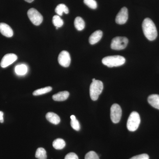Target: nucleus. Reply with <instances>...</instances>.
<instances>
[{"instance_id":"obj_28","label":"nucleus","mask_w":159,"mask_h":159,"mask_svg":"<svg viewBox=\"0 0 159 159\" xmlns=\"http://www.w3.org/2000/svg\"><path fill=\"white\" fill-rule=\"evenodd\" d=\"M3 115L4 113L2 111H0V122L3 123L4 122V119H3Z\"/></svg>"},{"instance_id":"obj_11","label":"nucleus","mask_w":159,"mask_h":159,"mask_svg":"<svg viewBox=\"0 0 159 159\" xmlns=\"http://www.w3.org/2000/svg\"><path fill=\"white\" fill-rule=\"evenodd\" d=\"M0 32L6 37H11L13 35V30L11 27L4 23H0Z\"/></svg>"},{"instance_id":"obj_17","label":"nucleus","mask_w":159,"mask_h":159,"mask_svg":"<svg viewBox=\"0 0 159 159\" xmlns=\"http://www.w3.org/2000/svg\"><path fill=\"white\" fill-rule=\"evenodd\" d=\"M74 26L78 31H82L85 27V22L82 18L77 17L74 20Z\"/></svg>"},{"instance_id":"obj_27","label":"nucleus","mask_w":159,"mask_h":159,"mask_svg":"<svg viewBox=\"0 0 159 159\" xmlns=\"http://www.w3.org/2000/svg\"><path fill=\"white\" fill-rule=\"evenodd\" d=\"M65 159H79L77 155L74 152H70L66 156Z\"/></svg>"},{"instance_id":"obj_9","label":"nucleus","mask_w":159,"mask_h":159,"mask_svg":"<svg viewBox=\"0 0 159 159\" xmlns=\"http://www.w3.org/2000/svg\"><path fill=\"white\" fill-rule=\"evenodd\" d=\"M17 59V55L14 54H6L3 57L1 61V66L2 68H6L12 64Z\"/></svg>"},{"instance_id":"obj_8","label":"nucleus","mask_w":159,"mask_h":159,"mask_svg":"<svg viewBox=\"0 0 159 159\" xmlns=\"http://www.w3.org/2000/svg\"><path fill=\"white\" fill-rule=\"evenodd\" d=\"M58 61L59 64L64 67H68L71 63L70 55L68 52L63 51H61L58 57Z\"/></svg>"},{"instance_id":"obj_5","label":"nucleus","mask_w":159,"mask_h":159,"mask_svg":"<svg viewBox=\"0 0 159 159\" xmlns=\"http://www.w3.org/2000/svg\"><path fill=\"white\" fill-rule=\"evenodd\" d=\"M128 43V39L125 37H116L112 40L111 48L115 50L125 49Z\"/></svg>"},{"instance_id":"obj_25","label":"nucleus","mask_w":159,"mask_h":159,"mask_svg":"<svg viewBox=\"0 0 159 159\" xmlns=\"http://www.w3.org/2000/svg\"><path fill=\"white\" fill-rule=\"evenodd\" d=\"M70 124L72 128L75 130L79 131L80 129V126L79 122L77 119H75L71 120Z\"/></svg>"},{"instance_id":"obj_1","label":"nucleus","mask_w":159,"mask_h":159,"mask_svg":"<svg viewBox=\"0 0 159 159\" xmlns=\"http://www.w3.org/2000/svg\"><path fill=\"white\" fill-rule=\"evenodd\" d=\"M142 29L144 35L147 39L153 41L157 36V31L154 23L150 19L146 18L142 23Z\"/></svg>"},{"instance_id":"obj_15","label":"nucleus","mask_w":159,"mask_h":159,"mask_svg":"<svg viewBox=\"0 0 159 159\" xmlns=\"http://www.w3.org/2000/svg\"><path fill=\"white\" fill-rule=\"evenodd\" d=\"M70 95V93L67 91H63L59 92L57 93L54 94L52 97L54 100L56 101H63L66 100Z\"/></svg>"},{"instance_id":"obj_29","label":"nucleus","mask_w":159,"mask_h":159,"mask_svg":"<svg viewBox=\"0 0 159 159\" xmlns=\"http://www.w3.org/2000/svg\"><path fill=\"white\" fill-rule=\"evenodd\" d=\"M70 119L71 120H73V119H76V118L75 116H74V115H72V116H70Z\"/></svg>"},{"instance_id":"obj_14","label":"nucleus","mask_w":159,"mask_h":159,"mask_svg":"<svg viewBox=\"0 0 159 159\" xmlns=\"http://www.w3.org/2000/svg\"><path fill=\"white\" fill-rule=\"evenodd\" d=\"M148 101L152 107L159 110V95L152 94L148 97Z\"/></svg>"},{"instance_id":"obj_12","label":"nucleus","mask_w":159,"mask_h":159,"mask_svg":"<svg viewBox=\"0 0 159 159\" xmlns=\"http://www.w3.org/2000/svg\"><path fill=\"white\" fill-rule=\"evenodd\" d=\"M102 36V31L101 30H97L91 34L89 38V42L91 44H95L101 39Z\"/></svg>"},{"instance_id":"obj_30","label":"nucleus","mask_w":159,"mask_h":159,"mask_svg":"<svg viewBox=\"0 0 159 159\" xmlns=\"http://www.w3.org/2000/svg\"><path fill=\"white\" fill-rule=\"evenodd\" d=\"M25 1L27 2L31 3L33 2L34 0H25Z\"/></svg>"},{"instance_id":"obj_21","label":"nucleus","mask_w":159,"mask_h":159,"mask_svg":"<svg viewBox=\"0 0 159 159\" xmlns=\"http://www.w3.org/2000/svg\"><path fill=\"white\" fill-rule=\"evenodd\" d=\"M35 156V157L38 159H47V152L45 149L43 148H38Z\"/></svg>"},{"instance_id":"obj_24","label":"nucleus","mask_w":159,"mask_h":159,"mask_svg":"<svg viewBox=\"0 0 159 159\" xmlns=\"http://www.w3.org/2000/svg\"><path fill=\"white\" fill-rule=\"evenodd\" d=\"M84 159H99L97 154L94 151H90L86 154Z\"/></svg>"},{"instance_id":"obj_4","label":"nucleus","mask_w":159,"mask_h":159,"mask_svg":"<svg viewBox=\"0 0 159 159\" xmlns=\"http://www.w3.org/2000/svg\"><path fill=\"white\" fill-rule=\"evenodd\" d=\"M140 122L141 119L139 114L136 111L132 112L127 120V128L130 131H135L139 128Z\"/></svg>"},{"instance_id":"obj_31","label":"nucleus","mask_w":159,"mask_h":159,"mask_svg":"<svg viewBox=\"0 0 159 159\" xmlns=\"http://www.w3.org/2000/svg\"><path fill=\"white\" fill-rule=\"evenodd\" d=\"M95 80H96V79H95V78H93V80H92V81H95Z\"/></svg>"},{"instance_id":"obj_16","label":"nucleus","mask_w":159,"mask_h":159,"mask_svg":"<svg viewBox=\"0 0 159 159\" xmlns=\"http://www.w3.org/2000/svg\"><path fill=\"white\" fill-rule=\"evenodd\" d=\"M28 67L25 64H20L16 66L15 69L16 73L19 76L25 75L28 72Z\"/></svg>"},{"instance_id":"obj_20","label":"nucleus","mask_w":159,"mask_h":159,"mask_svg":"<svg viewBox=\"0 0 159 159\" xmlns=\"http://www.w3.org/2000/svg\"><path fill=\"white\" fill-rule=\"evenodd\" d=\"M52 90V88L51 87H46L43 88L39 89L34 91L33 92V95L35 96L43 95V94L49 93Z\"/></svg>"},{"instance_id":"obj_7","label":"nucleus","mask_w":159,"mask_h":159,"mask_svg":"<svg viewBox=\"0 0 159 159\" xmlns=\"http://www.w3.org/2000/svg\"><path fill=\"white\" fill-rule=\"evenodd\" d=\"M122 109L119 104L115 103L112 105L111 108V118L114 123L119 122L122 116Z\"/></svg>"},{"instance_id":"obj_10","label":"nucleus","mask_w":159,"mask_h":159,"mask_svg":"<svg viewBox=\"0 0 159 159\" xmlns=\"http://www.w3.org/2000/svg\"><path fill=\"white\" fill-rule=\"evenodd\" d=\"M128 18V9L126 7H123L116 16V23L119 25H123L127 22Z\"/></svg>"},{"instance_id":"obj_22","label":"nucleus","mask_w":159,"mask_h":159,"mask_svg":"<svg viewBox=\"0 0 159 159\" xmlns=\"http://www.w3.org/2000/svg\"><path fill=\"white\" fill-rule=\"evenodd\" d=\"M52 22L54 25L57 28L62 27L64 24L63 20L58 15H55L53 16Z\"/></svg>"},{"instance_id":"obj_23","label":"nucleus","mask_w":159,"mask_h":159,"mask_svg":"<svg viewBox=\"0 0 159 159\" xmlns=\"http://www.w3.org/2000/svg\"><path fill=\"white\" fill-rule=\"evenodd\" d=\"M84 2L91 9H95L97 8V4L95 0H84Z\"/></svg>"},{"instance_id":"obj_18","label":"nucleus","mask_w":159,"mask_h":159,"mask_svg":"<svg viewBox=\"0 0 159 159\" xmlns=\"http://www.w3.org/2000/svg\"><path fill=\"white\" fill-rule=\"evenodd\" d=\"M55 12L57 13V15L61 16L63 13L68 14L69 12L68 8L63 4H61L58 5L55 9Z\"/></svg>"},{"instance_id":"obj_13","label":"nucleus","mask_w":159,"mask_h":159,"mask_svg":"<svg viewBox=\"0 0 159 159\" xmlns=\"http://www.w3.org/2000/svg\"><path fill=\"white\" fill-rule=\"evenodd\" d=\"M47 120L54 125H57L60 122V118L57 114L53 112H48L46 116Z\"/></svg>"},{"instance_id":"obj_6","label":"nucleus","mask_w":159,"mask_h":159,"mask_svg":"<svg viewBox=\"0 0 159 159\" xmlns=\"http://www.w3.org/2000/svg\"><path fill=\"white\" fill-rule=\"evenodd\" d=\"M28 16L30 21L34 25H39L43 20L42 15L36 9L31 8L28 11Z\"/></svg>"},{"instance_id":"obj_19","label":"nucleus","mask_w":159,"mask_h":159,"mask_svg":"<svg viewBox=\"0 0 159 159\" xmlns=\"http://www.w3.org/2000/svg\"><path fill=\"white\" fill-rule=\"evenodd\" d=\"M66 146V142L64 140L61 139H57L53 142V146L55 149L60 150L64 148Z\"/></svg>"},{"instance_id":"obj_2","label":"nucleus","mask_w":159,"mask_h":159,"mask_svg":"<svg viewBox=\"0 0 159 159\" xmlns=\"http://www.w3.org/2000/svg\"><path fill=\"white\" fill-rule=\"evenodd\" d=\"M102 61L103 65L108 67H113L123 65L125 62V59L122 56L115 55L104 57Z\"/></svg>"},{"instance_id":"obj_26","label":"nucleus","mask_w":159,"mask_h":159,"mask_svg":"<svg viewBox=\"0 0 159 159\" xmlns=\"http://www.w3.org/2000/svg\"><path fill=\"white\" fill-rule=\"evenodd\" d=\"M149 157L147 154H142L132 157L129 159H149Z\"/></svg>"},{"instance_id":"obj_3","label":"nucleus","mask_w":159,"mask_h":159,"mask_svg":"<svg viewBox=\"0 0 159 159\" xmlns=\"http://www.w3.org/2000/svg\"><path fill=\"white\" fill-rule=\"evenodd\" d=\"M103 88L102 81L97 80L93 81L90 86V96L91 99L93 101L97 100L99 95L102 93Z\"/></svg>"}]
</instances>
